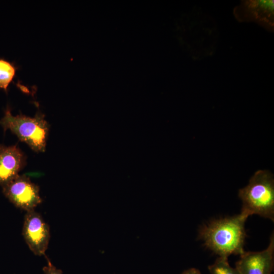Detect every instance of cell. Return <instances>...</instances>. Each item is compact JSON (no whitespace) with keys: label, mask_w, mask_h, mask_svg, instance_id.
I'll list each match as a JSON object with an SVG mask.
<instances>
[{"label":"cell","mask_w":274,"mask_h":274,"mask_svg":"<svg viewBox=\"0 0 274 274\" xmlns=\"http://www.w3.org/2000/svg\"><path fill=\"white\" fill-rule=\"evenodd\" d=\"M248 216L241 213L232 217L215 220L201 227L199 238L219 257L241 255L247 236L245 224Z\"/></svg>","instance_id":"6da1fadb"},{"label":"cell","mask_w":274,"mask_h":274,"mask_svg":"<svg viewBox=\"0 0 274 274\" xmlns=\"http://www.w3.org/2000/svg\"><path fill=\"white\" fill-rule=\"evenodd\" d=\"M243 206L241 213L247 216L258 215L274 220V179L267 170L256 171L248 184L238 191Z\"/></svg>","instance_id":"7a4b0ae2"},{"label":"cell","mask_w":274,"mask_h":274,"mask_svg":"<svg viewBox=\"0 0 274 274\" xmlns=\"http://www.w3.org/2000/svg\"><path fill=\"white\" fill-rule=\"evenodd\" d=\"M0 124L5 131L10 130L34 151H45L49 125L42 114L38 113L33 117L22 114L13 116L10 108L7 107Z\"/></svg>","instance_id":"3957f363"},{"label":"cell","mask_w":274,"mask_h":274,"mask_svg":"<svg viewBox=\"0 0 274 274\" xmlns=\"http://www.w3.org/2000/svg\"><path fill=\"white\" fill-rule=\"evenodd\" d=\"M5 196L17 208L26 212L35 210L42 202L38 185L24 175H17L2 186Z\"/></svg>","instance_id":"277c9868"},{"label":"cell","mask_w":274,"mask_h":274,"mask_svg":"<svg viewBox=\"0 0 274 274\" xmlns=\"http://www.w3.org/2000/svg\"><path fill=\"white\" fill-rule=\"evenodd\" d=\"M22 235L30 250L37 256H45L50 239V228L35 210L26 212Z\"/></svg>","instance_id":"5b68a950"},{"label":"cell","mask_w":274,"mask_h":274,"mask_svg":"<svg viewBox=\"0 0 274 274\" xmlns=\"http://www.w3.org/2000/svg\"><path fill=\"white\" fill-rule=\"evenodd\" d=\"M274 263V235L267 248L260 252H245L240 255L235 267L241 274H271Z\"/></svg>","instance_id":"8992f818"},{"label":"cell","mask_w":274,"mask_h":274,"mask_svg":"<svg viewBox=\"0 0 274 274\" xmlns=\"http://www.w3.org/2000/svg\"><path fill=\"white\" fill-rule=\"evenodd\" d=\"M26 163V157L17 145H0V185L6 184L15 177Z\"/></svg>","instance_id":"52a82bcc"},{"label":"cell","mask_w":274,"mask_h":274,"mask_svg":"<svg viewBox=\"0 0 274 274\" xmlns=\"http://www.w3.org/2000/svg\"><path fill=\"white\" fill-rule=\"evenodd\" d=\"M273 1H247L240 7L239 18L255 21L264 25H272L273 16Z\"/></svg>","instance_id":"ba28073f"},{"label":"cell","mask_w":274,"mask_h":274,"mask_svg":"<svg viewBox=\"0 0 274 274\" xmlns=\"http://www.w3.org/2000/svg\"><path fill=\"white\" fill-rule=\"evenodd\" d=\"M17 70L14 63L3 58H0V89L6 92L13 81Z\"/></svg>","instance_id":"9c48e42d"},{"label":"cell","mask_w":274,"mask_h":274,"mask_svg":"<svg viewBox=\"0 0 274 274\" xmlns=\"http://www.w3.org/2000/svg\"><path fill=\"white\" fill-rule=\"evenodd\" d=\"M211 274H241L236 267L230 266L228 258L219 257L215 262L208 266Z\"/></svg>","instance_id":"30bf717a"},{"label":"cell","mask_w":274,"mask_h":274,"mask_svg":"<svg viewBox=\"0 0 274 274\" xmlns=\"http://www.w3.org/2000/svg\"><path fill=\"white\" fill-rule=\"evenodd\" d=\"M43 274H63L62 271L54 266L52 262L47 259V264L43 268Z\"/></svg>","instance_id":"8fae6325"},{"label":"cell","mask_w":274,"mask_h":274,"mask_svg":"<svg viewBox=\"0 0 274 274\" xmlns=\"http://www.w3.org/2000/svg\"><path fill=\"white\" fill-rule=\"evenodd\" d=\"M182 274H201L200 271L196 268H190L185 270Z\"/></svg>","instance_id":"7c38bea8"}]
</instances>
